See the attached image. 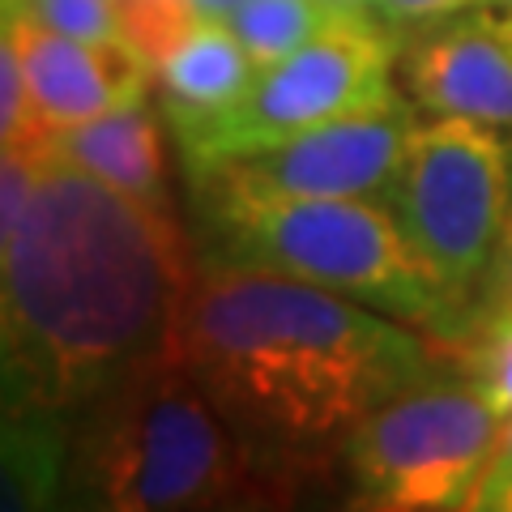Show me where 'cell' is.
<instances>
[{
  "instance_id": "19",
  "label": "cell",
  "mask_w": 512,
  "mask_h": 512,
  "mask_svg": "<svg viewBox=\"0 0 512 512\" xmlns=\"http://www.w3.org/2000/svg\"><path fill=\"white\" fill-rule=\"evenodd\" d=\"M504 316H512V205H508V222H504L500 248H495V256H491L487 282H483V291H478L466 342L474 338V333H483L487 325H495V320H504ZM466 342H461V346H466ZM461 346H457V350H461ZM457 350H453V355H457Z\"/></svg>"
},
{
  "instance_id": "13",
  "label": "cell",
  "mask_w": 512,
  "mask_h": 512,
  "mask_svg": "<svg viewBox=\"0 0 512 512\" xmlns=\"http://www.w3.org/2000/svg\"><path fill=\"white\" fill-rule=\"evenodd\" d=\"M73 423L0 397V512L52 508L69 478Z\"/></svg>"
},
{
  "instance_id": "25",
  "label": "cell",
  "mask_w": 512,
  "mask_h": 512,
  "mask_svg": "<svg viewBox=\"0 0 512 512\" xmlns=\"http://www.w3.org/2000/svg\"><path fill=\"white\" fill-rule=\"evenodd\" d=\"M491 329H512V316H504V320H495V325H487L483 333H491ZM483 333H474V338H483ZM474 338H470V342H474ZM470 342H466V346H470Z\"/></svg>"
},
{
  "instance_id": "24",
  "label": "cell",
  "mask_w": 512,
  "mask_h": 512,
  "mask_svg": "<svg viewBox=\"0 0 512 512\" xmlns=\"http://www.w3.org/2000/svg\"><path fill=\"white\" fill-rule=\"evenodd\" d=\"M338 13H372V0H325Z\"/></svg>"
},
{
  "instance_id": "20",
  "label": "cell",
  "mask_w": 512,
  "mask_h": 512,
  "mask_svg": "<svg viewBox=\"0 0 512 512\" xmlns=\"http://www.w3.org/2000/svg\"><path fill=\"white\" fill-rule=\"evenodd\" d=\"M483 0H372V18L384 30H423L444 18H457L466 9H478Z\"/></svg>"
},
{
  "instance_id": "16",
  "label": "cell",
  "mask_w": 512,
  "mask_h": 512,
  "mask_svg": "<svg viewBox=\"0 0 512 512\" xmlns=\"http://www.w3.org/2000/svg\"><path fill=\"white\" fill-rule=\"evenodd\" d=\"M22 9L35 22L52 26V30H64V35L94 39V43H128L124 26H120V5L116 0H22Z\"/></svg>"
},
{
  "instance_id": "4",
  "label": "cell",
  "mask_w": 512,
  "mask_h": 512,
  "mask_svg": "<svg viewBox=\"0 0 512 512\" xmlns=\"http://www.w3.org/2000/svg\"><path fill=\"white\" fill-rule=\"evenodd\" d=\"M192 192V244L205 265L299 278L427 329L453 350V316L376 197H261L205 180Z\"/></svg>"
},
{
  "instance_id": "23",
  "label": "cell",
  "mask_w": 512,
  "mask_h": 512,
  "mask_svg": "<svg viewBox=\"0 0 512 512\" xmlns=\"http://www.w3.org/2000/svg\"><path fill=\"white\" fill-rule=\"evenodd\" d=\"M239 5H244V0H192V9H197L201 18H214V22H227Z\"/></svg>"
},
{
  "instance_id": "6",
  "label": "cell",
  "mask_w": 512,
  "mask_h": 512,
  "mask_svg": "<svg viewBox=\"0 0 512 512\" xmlns=\"http://www.w3.org/2000/svg\"><path fill=\"white\" fill-rule=\"evenodd\" d=\"M504 414L470 372L444 363L359 423L342 453L350 504L376 512L470 508L500 444Z\"/></svg>"
},
{
  "instance_id": "22",
  "label": "cell",
  "mask_w": 512,
  "mask_h": 512,
  "mask_svg": "<svg viewBox=\"0 0 512 512\" xmlns=\"http://www.w3.org/2000/svg\"><path fill=\"white\" fill-rule=\"evenodd\" d=\"M478 13H483L495 35L512 47V5H478Z\"/></svg>"
},
{
  "instance_id": "14",
  "label": "cell",
  "mask_w": 512,
  "mask_h": 512,
  "mask_svg": "<svg viewBox=\"0 0 512 512\" xmlns=\"http://www.w3.org/2000/svg\"><path fill=\"white\" fill-rule=\"evenodd\" d=\"M338 18L342 13L325 5V0H244L227 18V26L244 43V52L252 56L256 69H265V64L312 43L320 30H329Z\"/></svg>"
},
{
  "instance_id": "17",
  "label": "cell",
  "mask_w": 512,
  "mask_h": 512,
  "mask_svg": "<svg viewBox=\"0 0 512 512\" xmlns=\"http://www.w3.org/2000/svg\"><path fill=\"white\" fill-rule=\"evenodd\" d=\"M466 359V372L478 380L487 402L508 419L512 414V329H491L483 338L457 350Z\"/></svg>"
},
{
  "instance_id": "2",
  "label": "cell",
  "mask_w": 512,
  "mask_h": 512,
  "mask_svg": "<svg viewBox=\"0 0 512 512\" xmlns=\"http://www.w3.org/2000/svg\"><path fill=\"white\" fill-rule=\"evenodd\" d=\"M440 350L325 286L205 261L175 338V355L291 500L342 466L367 414L436 372Z\"/></svg>"
},
{
  "instance_id": "5",
  "label": "cell",
  "mask_w": 512,
  "mask_h": 512,
  "mask_svg": "<svg viewBox=\"0 0 512 512\" xmlns=\"http://www.w3.org/2000/svg\"><path fill=\"white\" fill-rule=\"evenodd\" d=\"M380 201L389 205L414 261L453 316L457 350L470 333L478 291L508 222L512 133L474 120L419 124Z\"/></svg>"
},
{
  "instance_id": "12",
  "label": "cell",
  "mask_w": 512,
  "mask_h": 512,
  "mask_svg": "<svg viewBox=\"0 0 512 512\" xmlns=\"http://www.w3.org/2000/svg\"><path fill=\"white\" fill-rule=\"evenodd\" d=\"M150 77L163 120L171 128H184L231 107L256 77V64L227 22L197 18L154 60Z\"/></svg>"
},
{
  "instance_id": "21",
  "label": "cell",
  "mask_w": 512,
  "mask_h": 512,
  "mask_svg": "<svg viewBox=\"0 0 512 512\" xmlns=\"http://www.w3.org/2000/svg\"><path fill=\"white\" fill-rule=\"evenodd\" d=\"M470 508H500L512 512V414L500 427V444H495V457L483 474V483L474 491V504Z\"/></svg>"
},
{
  "instance_id": "1",
  "label": "cell",
  "mask_w": 512,
  "mask_h": 512,
  "mask_svg": "<svg viewBox=\"0 0 512 512\" xmlns=\"http://www.w3.org/2000/svg\"><path fill=\"white\" fill-rule=\"evenodd\" d=\"M192 282L197 244L175 210L39 146L0 265V397L77 423L124 376L171 355Z\"/></svg>"
},
{
  "instance_id": "26",
  "label": "cell",
  "mask_w": 512,
  "mask_h": 512,
  "mask_svg": "<svg viewBox=\"0 0 512 512\" xmlns=\"http://www.w3.org/2000/svg\"><path fill=\"white\" fill-rule=\"evenodd\" d=\"M483 5H512V0H483Z\"/></svg>"
},
{
  "instance_id": "11",
  "label": "cell",
  "mask_w": 512,
  "mask_h": 512,
  "mask_svg": "<svg viewBox=\"0 0 512 512\" xmlns=\"http://www.w3.org/2000/svg\"><path fill=\"white\" fill-rule=\"evenodd\" d=\"M39 146L69 158V163H77L90 175H99L103 184L128 192V197L154 205V210H175L167 188L163 111L150 107V99L124 103L107 111V116L47 133Z\"/></svg>"
},
{
  "instance_id": "15",
  "label": "cell",
  "mask_w": 512,
  "mask_h": 512,
  "mask_svg": "<svg viewBox=\"0 0 512 512\" xmlns=\"http://www.w3.org/2000/svg\"><path fill=\"white\" fill-rule=\"evenodd\" d=\"M22 0H0V150H26L39 146V124L30 111L26 69L18 47Z\"/></svg>"
},
{
  "instance_id": "3",
  "label": "cell",
  "mask_w": 512,
  "mask_h": 512,
  "mask_svg": "<svg viewBox=\"0 0 512 512\" xmlns=\"http://www.w3.org/2000/svg\"><path fill=\"white\" fill-rule=\"evenodd\" d=\"M64 495L107 512L291 504L175 350L124 376L73 423Z\"/></svg>"
},
{
  "instance_id": "7",
  "label": "cell",
  "mask_w": 512,
  "mask_h": 512,
  "mask_svg": "<svg viewBox=\"0 0 512 512\" xmlns=\"http://www.w3.org/2000/svg\"><path fill=\"white\" fill-rule=\"evenodd\" d=\"M393 64V30H384L372 13H342L299 52L256 69L248 90L231 107L197 124L171 128L184 175L278 146L316 124L397 103L402 94L393 86Z\"/></svg>"
},
{
  "instance_id": "18",
  "label": "cell",
  "mask_w": 512,
  "mask_h": 512,
  "mask_svg": "<svg viewBox=\"0 0 512 512\" xmlns=\"http://www.w3.org/2000/svg\"><path fill=\"white\" fill-rule=\"evenodd\" d=\"M35 171H39V146L0 150V265H5L9 239L18 231V218L30 201V188H35Z\"/></svg>"
},
{
  "instance_id": "10",
  "label": "cell",
  "mask_w": 512,
  "mask_h": 512,
  "mask_svg": "<svg viewBox=\"0 0 512 512\" xmlns=\"http://www.w3.org/2000/svg\"><path fill=\"white\" fill-rule=\"evenodd\" d=\"M18 47L39 141L47 133H60V128L86 124L124 103L146 99V86L154 82L150 64L137 47L64 35V30L35 22L26 9L18 22Z\"/></svg>"
},
{
  "instance_id": "8",
  "label": "cell",
  "mask_w": 512,
  "mask_h": 512,
  "mask_svg": "<svg viewBox=\"0 0 512 512\" xmlns=\"http://www.w3.org/2000/svg\"><path fill=\"white\" fill-rule=\"evenodd\" d=\"M419 128V111L410 99H397L376 111L316 124L278 146L227 158L218 167L192 171L188 180H205L235 192L261 197H384L406 146Z\"/></svg>"
},
{
  "instance_id": "9",
  "label": "cell",
  "mask_w": 512,
  "mask_h": 512,
  "mask_svg": "<svg viewBox=\"0 0 512 512\" xmlns=\"http://www.w3.org/2000/svg\"><path fill=\"white\" fill-rule=\"evenodd\" d=\"M402 64L410 107L431 120H474L512 133V47L478 9L414 30Z\"/></svg>"
}]
</instances>
